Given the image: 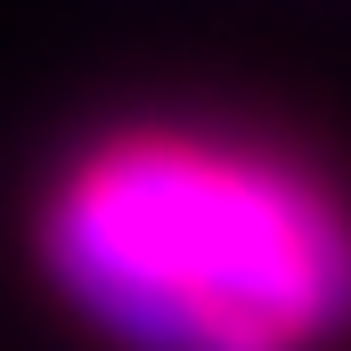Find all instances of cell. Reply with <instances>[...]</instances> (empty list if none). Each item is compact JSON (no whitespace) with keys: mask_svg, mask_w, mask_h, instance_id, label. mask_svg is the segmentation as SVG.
<instances>
[{"mask_svg":"<svg viewBox=\"0 0 351 351\" xmlns=\"http://www.w3.org/2000/svg\"><path fill=\"white\" fill-rule=\"evenodd\" d=\"M58 294L123 351H286L351 327V229L278 164L131 131L41 213Z\"/></svg>","mask_w":351,"mask_h":351,"instance_id":"cell-1","label":"cell"}]
</instances>
